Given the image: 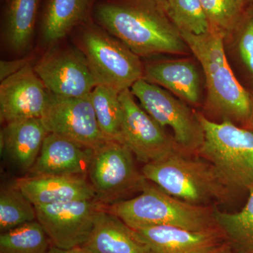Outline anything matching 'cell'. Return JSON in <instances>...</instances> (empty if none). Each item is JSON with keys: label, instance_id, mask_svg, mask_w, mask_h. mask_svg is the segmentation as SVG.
Instances as JSON below:
<instances>
[{"label": "cell", "instance_id": "obj_17", "mask_svg": "<svg viewBox=\"0 0 253 253\" xmlns=\"http://www.w3.org/2000/svg\"><path fill=\"white\" fill-rule=\"evenodd\" d=\"M49 134L41 118L6 123L1 130V152L22 172H28L36 162Z\"/></svg>", "mask_w": 253, "mask_h": 253}, {"label": "cell", "instance_id": "obj_5", "mask_svg": "<svg viewBox=\"0 0 253 253\" xmlns=\"http://www.w3.org/2000/svg\"><path fill=\"white\" fill-rule=\"evenodd\" d=\"M204 142L197 156L214 167L234 195L253 187V132L231 121L214 122L197 113Z\"/></svg>", "mask_w": 253, "mask_h": 253}, {"label": "cell", "instance_id": "obj_20", "mask_svg": "<svg viewBox=\"0 0 253 253\" xmlns=\"http://www.w3.org/2000/svg\"><path fill=\"white\" fill-rule=\"evenodd\" d=\"M93 0H47L41 22L42 39L51 44L61 41L87 18Z\"/></svg>", "mask_w": 253, "mask_h": 253}, {"label": "cell", "instance_id": "obj_33", "mask_svg": "<svg viewBox=\"0 0 253 253\" xmlns=\"http://www.w3.org/2000/svg\"><path fill=\"white\" fill-rule=\"evenodd\" d=\"M156 1H158V2L160 3V4H162V3L164 2L166 0H156Z\"/></svg>", "mask_w": 253, "mask_h": 253}, {"label": "cell", "instance_id": "obj_19", "mask_svg": "<svg viewBox=\"0 0 253 253\" xmlns=\"http://www.w3.org/2000/svg\"><path fill=\"white\" fill-rule=\"evenodd\" d=\"M144 79L163 86L182 101L199 104L201 95L199 71L189 60L150 63L144 67Z\"/></svg>", "mask_w": 253, "mask_h": 253}, {"label": "cell", "instance_id": "obj_9", "mask_svg": "<svg viewBox=\"0 0 253 253\" xmlns=\"http://www.w3.org/2000/svg\"><path fill=\"white\" fill-rule=\"evenodd\" d=\"M120 99L123 109L121 142L130 149L138 161L149 164L184 151L136 102L130 89L120 93Z\"/></svg>", "mask_w": 253, "mask_h": 253}, {"label": "cell", "instance_id": "obj_29", "mask_svg": "<svg viewBox=\"0 0 253 253\" xmlns=\"http://www.w3.org/2000/svg\"><path fill=\"white\" fill-rule=\"evenodd\" d=\"M29 63L28 59H20L14 61H1L0 63V79L1 81L17 73Z\"/></svg>", "mask_w": 253, "mask_h": 253}, {"label": "cell", "instance_id": "obj_14", "mask_svg": "<svg viewBox=\"0 0 253 253\" xmlns=\"http://www.w3.org/2000/svg\"><path fill=\"white\" fill-rule=\"evenodd\" d=\"M132 230L151 253H208L226 241L219 228L195 231L156 226Z\"/></svg>", "mask_w": 253, "mask_h": 253}, {"label": "cell", "instance_id": "obj_8", "mask_svg": "<svg viewBox=\"0 0 253 253\" xmlns=\"http://www.w3.org/2000/svg\"><path fill=\"white\" fill-rule=\"evenodd\" d=\"M130 91L158 124L172 129L173 137L181 149L188 154H197L204 142V131L197 113L182 100L144 78L136 82Z\"/></svg>", "mask_w": 253, "mask_h": 253}, {"label": "cell", "instance_id": "obj_4", "mask_svg": "<svg viewBox=\"0 0 253 253\" xmlns=\"http://www.w3.org/2000/svg\"><path fill=\"white\" fill-rule=\"evenodd\" d=\"M132 229L172 226L200 231L219 228L212 206H197L167 194L147 181L137 196L105 206Z\"/></svg>", "mask_w": 253, "mask_h": 253}, {"label": "cell", "instance_id": "obj_15", "mask_svg": "<svg viewBox=\"0 0 253 253\" xmlns=\"http://www.w3.org/2000/svg\"><path fill=\"white\" fill-rule=\"evenodd\" d=\"M94 150L49 133L28 175L86 176Z\"/></svg>", "mask_w": 253, "mask_h": 253}, {"label": "cell", "instance_id": "obj_3", "mask_svg": "<svg viewBox=\"0 0 253 253\" xmlns=\"http://www.w3.org/2000/svg\"><path fill=\"white\" fill-rule=\"evenodd\" d=\"M141 172L146 180L189 204H229L235 197L211 163L184 151L144 165Z\"/></svg>", "mask_w": 253, "mask_h": 253}, {"label": "cell", "instance_id": "obj_16", "mask_svg": "<svg viewBox=\"0 0 253 253\" xmlns=\"http://www.w3.org/2000/svg\"><path fill=\"white\" fill-rule=\"evenodd\" d=\"M15 183L34 206L96 199L86 176L26 175Z\"/></svg>", "mask_w": 253, "mask_h": 253}, {"label": "cell", "instance_id": "obj_24", "mask_svg": "<svg viewBox=\"0 0 253 253\" xmlns=\"http://www.w3.org/2000/svg\"><path fill=\"white\" fill-rule=\"evenodd\" d=\"M52 246L38 220L0 234V253H48Z\"/></svg>", "mask_w": 253, "mask_h": 253}, {"label": "cell", "instance_id": "obj_1", "mask_svg": "<svg viewBox=\"0 0 253 253\" xmlns=\"http://www.w3.org/2000/svg\"><path fill=\"white\" fill-rule=\"evenodd\" d=\"M94 15L101 28L137 56L184 54L189 49L156 0H107L96 5Z\"/></svg>", "mask_w": 253, "mask_h": 253}, {"label": "cell", "instance_id": "obj_32", "mask_svg": "<svg viewBox=\"0 0 253 253\" xmlns=\"http://www.w3.org/2000/svg\"><path fill=\"white\" fill-rule=\"evenodd\" d=\"M249 1H250V0H239L240 4H241V6H242V8L244 7L246 3H247Z\"/></svg>", "mask_w": 253, "mask_h": 253}, {"label": "cell", "instance_id": "obj_26", "mask_svg": "<svg viewBox=\"0 0 253 253\" xmlns=\"http://www.w3.org/2000/svg\"><path fill=\"white\" fill-rule=\"evenodd\" d=\"M161 5L179 32L200 36L211 29L200 0H166Z\"/></svg>", "mask_w": 253, "mask_h": 253}, {"label": "cell", "instance_id": "obj_31", "mask_svg": "<svg viewBox=\"0 0 253 253\" xmlns=\"http://www.w3.org/2000/svg\"><path fill=\"white\" fill-rule=\"evenodd\" d=\"M48 253H89L82 249L81 248H76V249L69 250H63L57 249L52 246Z\"/></svg>", "mask_w": 253, "mask_h": 253}, {"label": "cell", "instance_id": "obj_7", "mask_svg": "<svg viewBox=\"0 0 253 253\" xmlns=\"http://www.w3.org/2000/svg\"><path fill=\"white\" fill-rule=\"evenodd\" d=\"M130 149L118 141L106 140L94 150L87 176L96 200L104 206L141 192L147 180L138 170Z\"/></svg>", "mask_w": 253, "mask_h": 253}, {"label": "cell", "instance_id": "obj_6", "mask_svg": "<svg viewBox=\"0 0 253 253\" xmlns=\"http://www.w3.org/2000/svg\"><path fill=\"white\" fill-rule=\"evenodd\" d=\"M78 49L96 83L118 93L130 89L144 78L139 56L101 26L88 25L78 36Z\"/></svg>", "mask_w": 253, "mask_h": 253}, {"label": "cell", "instance_id": "obj_28", "mask_svg": "<svg viewBox=\"0 0 253 253\" xmlns=\"http://www.w3.org/2000/svg\"><path fill=\"white\" fill-rule=\"evenodd\" d=\"M237 27L239 28L238 48L245 66L253 76V11L241 16Z\"/></svg>", "mask_w": 253, "mask_h": 253}, {"label": "cell", "instance_id": "obj_2", "mask_svg": "<svg viewBox=\"0 0 253 253\" xmlns=\"http://www.w3.org/2000/svg\"><path fill=\"white\" fill-rule=\"evenodd\" d=\"M180 34L204 70L209 109L222 118V121L252 124V99L236 79L226 59L225 35L211 28L200 36L186 32Z\"/></svg>", "mask_w": 253, "mask_h": 253}, {"label": "cell", "instance_id": "obj_10", "mask_svg": "<svg viewBox=\"0 0 253 253\" xmlns=\"http://www.w3.org/2000/svg\"><path fill=\"white\" fill-rule=\"evenodd\" d=\"M42 117L48 132L67 138L92 150L106 139L101 133L90 94L81 97H65L49 93Z\"/></svg>", "mask_w": 253, "mask_h": 253}, {"label": "cell", "instance_id": "obj_12", "mask_svg": "<svg viewBox=\"0 0 253 253\" xmlns=\"http://www.w3.org/2000/svg\"><path fill=\"white\" fill-rule=\"evenodd\" d=\"M33 68L48 91L56 96H87L97 85L85 59L78 49L49 50Z\"/></svg>", "mask_w": 253, "mask_h": 253}, {"label": "cell", "instance_id": "obj_13", "mask_svg": "<svg viewBox=\"0 0 253 253\" xmlns=\"http://www.w3.org/2000/svg\"><path fill=\"white\" fill-rule=\"evenodd\" d=\"M49 92L30 63L0 84V120L9 123L41 118Z\"/></svg>", "mask_w": 253, "mask_h": 253}, {"label": "cell", "instance_id": "obj_30", "mask_svg": "<svg viewBox=\"0 0 253 253\" xmlns=\"http://www.w3.org/2000/svg\"><path fill=\"white\" fill-rule=\"evenodd\" d=\"M208 253H236L234 249H233L231 245L227 241L223 243L220 246L212 250Z\"/></svg>", "mask_w": 253, "mask_h": 253}, {"label": "cell", "instance_id": "obj_34", "mask_svg": "<svg viewBox=\"0 0 253 253\" xmlns=\"http://www.w3.org/2000/svg\"><path fill=\"white\" fill-rule=\"evenodd\" d=\"M253 107H252V124L253 125Z\"/></svg>", "mask_w": 253, "mask_h": 253}, {"label": "cell", "instance_id": "obj_11", "mask_svg": "<svg viewBox=\"0 0 253 253\" xmlns=\"http://www.w3.org/2000/svg\"><path fill=\"white\" fill-rule=\"evenodd\" d=\"M96 199L35 206L37 220L52 246L69 250L81 248L90 235L96 212L104 207Z\"/></svg>", "mask_w": 253, "mask_h": 253}, {"label": "cell", "instance_id": "obj_22", "mask_svg": "<svg viewBox=\"0 0 253 253\" xmlns=\"http://www.w3.org/2000/svg\"><path fill=\"white\" fill-rule=\"evenodd\" d=\"M239 212H223L214 208V216L226 241L236 253H253V187Z\"/></svg>", "mask_w": 253, "mask_h": 253}, {"label": "cell", "instance_id": "obj_27", "mask_svg": "<svg viewBox=\"0 0 253 253\" xmlns=\"http://www.w3.org/2000/svg\"><path fill=\"white\" fill-rule=\"evenodd\" d=\"M211 28L229 33L237 27L241 20L242 6L239 0H200Z\"/></svg>", "mask_w": 253, "mask_h": 253}, {"label": "cell", "instance_id": "obj_25", "mask_svg": "<svg viewBox=\"0 0 253 253\" xmlns=\"http://www.w3.org/2000/svg\"><path fill=\"white\" fill-rule=\"evenodd\" d=\"M35 220H37L36 208L16 183L1 188L0 191L1 233Z\"/></svg>", "mask_w": 253, "mask_h": 253}, {"label": "cell", "instance_id": "obj_18", "mask_svg": "<svg viewBox=\"0 0 253 253\" xmlns=\"http://www.w3.org/2000/svg\"><path fill=\"white\" fill-rule=\"evenodd\" d=\"M104 207L96 212L90 235L82 249L89 253H151L130 227Z\"/></svg>", "mask_w": 253, "mask_h": 253}, {"label": "cell", "instance_id": "obj_21", "mask_svg": "<svg viewBox=\"0 0 253 253\" xmlns=\"http://www.w3.org/2000/svg\"><path fill=\"white\" fill-rule=\"evenodd\" d=\"M40 0H8L4 19V38L10 49L23 53L29 47Z\"/></svg>", "mask_w": 253, "mask_h": 253}, {"label": "cell", "instance_id": "obj_23", "mask_svg": "<svg viewBox=\"0 0 253 253\" xmlns=\"http://www.w3.org/2000/svg\"><path fill=\"white\" fill-rule=\"evenodd\" d=\"M90 98L96 121L105 139L121 142L123 109L119 93L98 84L91 91Z\"/></svg>", "mask_w": 253, "mask_h": 253}]
</instances>
